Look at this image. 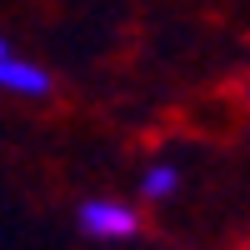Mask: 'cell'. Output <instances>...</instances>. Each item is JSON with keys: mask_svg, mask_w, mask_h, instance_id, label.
<instances>
[{"mask_svg": "<svg viewBox=\"0 0 250 250\" xmlns=\"http://www.w3.org/2000/svg\"><path fill=\"white\" fill-rule=\"evenodd\" d=\"M75 225H80L90 240L120 245V240H135V235H140V210H135L130 200H120V195H90V200H80Z\"/></svg>", "mask_w": 250, "mask_h": 250, "instance_id": "1", "label": "cell"}, {"mask_svg": "<svg viewBox=\"0 0 250 250\" xmlns=\"http://www.w3.org/2000/svg\"><path fill=\"white\" fill-rule=\"evenodd\" d=\"M0 95L45 100V95H50V70L35 65V60H20L15 50H5V55H0Z\"/></svg>", "mask_w": 250, "mask_h": 250, "instance_id": "2", "label": "cell"}, {"mask_svg": "<svg viewBox=\"0 0 250 250\" xmlns=\"http://www.w3.org/2000/svg\"><path fill=\"white\" fill-rule=\"evenodd\" d=\"M180 180H185V175H180L175 160H150V165L140 170V195L155 200V205H160V200H175V195H180Z\"/></svg>", "mask_w": 250, "mask_h": 250, "instance_id": "3", "label": "cell"}, {"mask_svg": "<svg viewBox=\"0 0 250 250\" xmlns=\"http://www.w3.org/2000/svg\"><path fill=\"white\" fill-rule=\"evenodd\" d=\"M5 50H10V45H5V40H0V55H5Z\"/></svg>", "mask_w": 250, "mask_h": 250, "instance_id": "4", "label": "cell"}]
</instances>
